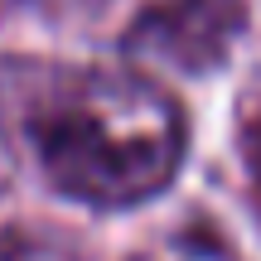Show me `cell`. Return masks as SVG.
Returning a JSON list of instances; mask_svg holds the SVG:
<instances>
[{
    "label": "cell",
    "instance_id": "obj_2",
    "mask_svg": "<svg viewBox=\"0 0 261 261\" xmlns=\"http://www.w3.org/2000/svg\"><path fill=\"white\" fill-rule=\"evenodd\" d=\"M242 24V0H140L121 44L126 54L155 58L184 77H203L232 54Z\"/></svg>",
    "mask_w": 261,
    "mask_h": 261
},
{
    "label": "cell",
    "instance_id": "obj_1",
    "mask_svg": "<svg viewBox=\"0 0 261 261\" xmlns=\"http://www.w3.org/2000/svg\"><path fill=\"white\" fill-rule=\"evenodd\" d=\"M10 112L39 179L92 213L155 203L189 160V112L145 68H29Z\"/></svg>",
    "mask_w": 261,
    "mask_h": 261
}]
</instances>
